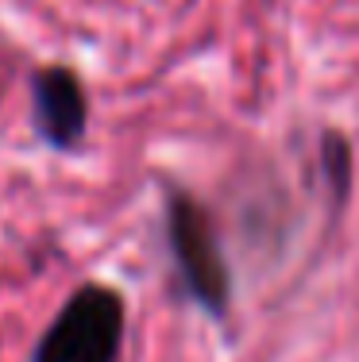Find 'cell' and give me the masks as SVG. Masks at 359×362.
<instances>
[{
  "label": "cell",
  "mask_w": 359,
  "mask_h": 362,
  "mask_svg": "<svg viewBox=\"0 0 359 362\" xmlns=\"http://www.w3.org/2000/svg\"><path fill=\"white\" fill-rule=\"evenodd\" d=\"M162 197H166V247L186 297L212 320H224L232 305V270L220 251L212 212L182 185H166Z\"/></svg>",
  "instance_id": "cell-1"
},
{
  "label": "cell",
  "mask_w": 359,
  "mask_h": 362,
  "mask_svg": "<svg viewBox=\"0 0 359 362\" xmlns=\"http://www.w3.org/2000/svg\"><path fill=\"white\" fill-rule=\"evenodd\" d=\"M124 297L113 286L89 281L66 297L58 316L39 335L31 362H116L124 347Z\"/></svg>",
  "instance_id": "cell-2"
},
{
  "label": "cell",
  "mask_w": 359,
  "mask_h": 362,
  "mask_svg": "<svg viewBox=\"0 0 359 362\" xmlns=\"http://www.w3.org/2000/svg\"><path fill=\"white\" fill-rule=\"evenodd\" d=\"M321 174L332 193V209H344L348 193H352V143L336 127L321 132Z\"/></svg>",
  "instance_id": "cell-4"
},
{
  "label": "cell",
  "mask_w": 359,
  "mask_h": 362,
  "mask_svg": "<svg viewBox=\"0 0 359 362\" xmlns=\"http://www.w3.org/2000/svg\"><path fill=\"white\" fill-rule=\"evenodd\" d=\"M31 119L50 151H74L89 127V97L70 66H39L31 74Z\"/></svg>",
  "instance_id": "cell-3"
}]
</instances>
